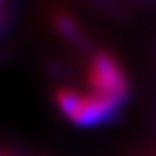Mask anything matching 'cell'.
<instances>
[{"label":"cell","mask_w":156,"mask_h":156,"mask_svg":"<svg viewBox=\"0 0 156 156\" xmlns=\"http://www.w3.org/2000/svg\"><path fill=\"white\" fill-rule=\"evenodd\" d=\"M121 106L123 105L115 101V100L105 98V96H100L95 93L81 95L75 111L72 113V116L68 120L76 126H83V128L111 123L118 116Z\"/></svg>","instance_id":"7a4b0ae2"},{"label":"cell","mask_w":156,"mask_h":156,"mask_svg":"<svg viewBox=\"0 0 156 156\" xmlns=\"http://www.w3.org/2000/svg\"><path fill=\"white\" fill-rule=\"evenodd\" d=\"M88 85L91 93L111 98L121 105H125L129 96V81L125 70L116 58L106 51H100L91 58Z\"/></svg>","instance_id":"6da1fadb"},{"label":"cell","mask_w":156,"mask_h":156,"mask_svg":"<svg viewBox=\"0 0 156 156\" xmlns=\"http://www.w3.org/2000/svg\"><path fill=\"white\" fill-rule=\"evenodd\" d=\"M0 27H2V17H0Z\"/></svg>","instance_id":"5b68a950"},{"label":"cell","mask_w":156,"mask_h":156,"mask_svg":"<svg viewBox=\"0 0 156 156\" xmlns=\"http://www.w3.org/2000/svg\"><path fill=\"white\" fill-rule=\"evenodd\" d=\"M0 156H7V154H0Z\"/></svg>","instance_id":"8992f818"},{"label":"cell","mask_w":156,"mask_h":156,"mask_svg":"<svg viewBox=\"0 0 156 156\" xmlns=\"http://www.w3.org/2000/svg\"><path fill=\"white\" fill-rule=\"evenodd\" d=\"M80 93L73 88H68V87H63V88H58L55 91V101H57L58 108L66 118L72 116V113L75 111L76 105H78V100H80Z\"/></svg>","instance_id":"277c9868"},{"label":"cell","mask_w":156,"mask_h":156,"mask_svg":"<svg viewBox=\"0 0 156 156\" xmlns=\"http://www.w3.org/2000/svg\"><path fill=\"white\" fill-rule=\"evenodd\" d=\"M53 27L58 30V33L66 38L68 42L75 43V45H81L85 42V37L81 33V28L78 27V23L75 22V18L70 15L65 10H57L53 13Z\"/></svg>","instance_id":"3957f363"}]
</instances>
